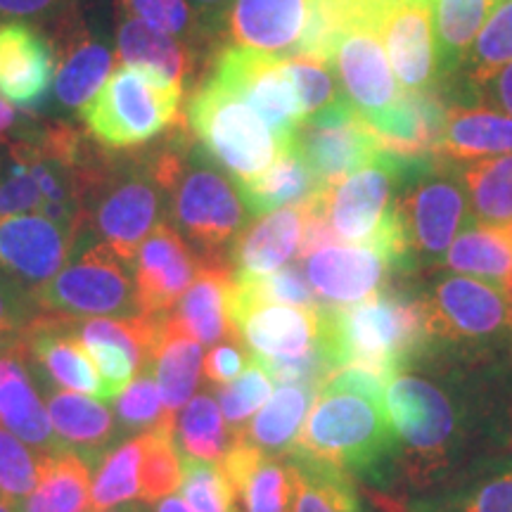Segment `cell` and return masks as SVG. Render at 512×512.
Wrapping results in <instances>:
<instances>
[{
  "label": "cell",
  "mask_w": 512,
  "mask_h": 512,
  "mask_svg": "<svg viewBox=\"0 0 512 512\" xmlns=\"http://www.w3.org/2000/svg\"><path fill=\"white\" fill-rule=\"evenodd\" d=\"M384 403L396 437V479L382 496L394 501L512 448V366L501 356H434L389 382Z\"/></svg>",
  "instance_id": "obj_1"
},
{
  "label": "cell",
  "mask_w": 512,
  "mask_h": 512,
  "mask_svg": "<svg viewBox=\"0 0 512 512\" xmlns=\"http://www.w3.org/2000/svg\"><path fill=\"white\" fill-rule=\"evenodd\" d=\"M290 451L347 472L356 482L373 486L375 494H392L396 437L384 403V382L361 368L330 375L318 387Z\"/></svg>",
  "instance_id": "obj_2"
},
{
  "label": "cell",
  "mask_w": 512,
  "mask_h": 512,
  "mask_svg": "<svg viewBox=\"0 0 512 512\" xmlns=\"http://www.w3.org/2000/svg\"><path fill=\"white\" fill-rule=\"evenodd\" d=\"M316 342L332 373L361 368L389 384L434 354L420 294L384 287L351 306H320Z\"/></svg>",
  "instance_id": "obj_3"
},
{
  "label": "cell",
  "mask_w": 512,
  "mask_h": 512,
  "mask_svg": "<svg viewBox=\"0 0 512 512\" xmlns=\"http://www.w3.org/2000/svg\"><path fill=\"white\" fill-rule=\"evenodd\" d=\"M176 157L178 147H169L124 164L93 166L81 197L79 230L105 242L133 266L147 235L166 221Z\"/></svg>",
  "instance_id": "obj_4"
},
{
  "label": "cell",
  "mask_w": 512,
  "mask_h": 512,
  "mask_svg": "<svg viewBox=\"0 0 512 512\" xmlns=\"http://www.w3.org/2000/svg\"><path fill=\"white\" fill-rule=\"evenodd\" d=\"M245 221L247 209L235 183L204 159L200 147H181L169 181L166 223L181 235L200 266H228Z\"/></svg>",
  "instance_id": "obj_5"
},
{
  "label": "cell",
  "mask_w": 512,
  "mask_h": 512,
  "mask_svg": "<svg viewBox=\"0 0 512 512\" xmlns=\"http://www.w3.org/2000/svg\"><path fill=\"white\" fill-rule=\"evenodd\" d=\"M434 342V356L477 358L501 356L512 344V302L501 287L472 275H444L420 294Z\"/></svg>",
  "instance_id": "obj_6"
},
{
  "label": "cell",
  "mask_w": 512,
  "mask_h": 512,
  "mask_svg": "<svg viewBox=\"0 0 512 512\" xmlns=\"http://www.w3.org/2000/svg\"><path fill=\"white\" fill-rule=\"evenodd\" d=\"M34 297L38 309L67 318L143 316L133 266L86 230L76 233L62 271L36 290Z\"/></svg>",
  "instance_id": "obj_7"
},
{
  "label": "cell",
  "mask_w": 512,
  "mask_h": 512,
  "mask_svg": "<svg viewBox=\"0 0 512 512\" xmlns=\"http://www.w3.org/2000/svg\"><path fill=\"white\" fill-rule=\"evenodd\" d=\"M181 98V88L121 64L79 114L102 147L131 150L152 143L176 124Z\"/></svg>",
  "instance_id": "obj_8"
},
{
  "label": "cell",
  "mask_w": 512,
  "mask_h": 512,
  "mask_svg": "<svg viewBox=\"0 0 512 512\" xmlns=\"http://www.w3.org/2000/svg\"><path fill=\"white\" fill-rule=\"evenodd\" d=\"M188 121L207 157L233 178L261 174L283 150L264 119L216 79L192 95Z\"/></svg>",
  "instance_id": "obj_9"
},
{
  "label": "cell",
  "mask_w": 512,
  "mask_h": 512,
  "mask_svg": "<svg viewBox=\"0 0 512 512\" xmlns=\"http://www.w3.org/2000/svg\"><path fill=\"white\" fill-rule=\"evenodd\" d=\"M380 5L382 0H358L354 12L339 29L330 55V67H335L344 95L370 126L401 98L377 27Z\"/></svg>",
  "instance_id": "obj_10"
},
{
  "label": "cell",
  "mask_w": 512,
  "mask_h": 512,
  "mask_svg": "<svg viewBox=\"0 0 512 512\" xmlns=\"http://www.w3.org/2000/svg\"><path fill=\"white\" fill-rule=\"evenodd\" d=\"M401 188L399 214L413 266L441 264L453 240L475 223L463 183L430 162L403 178Z\"/></svg>",
  "instance_id": "obj_11"
},
{
  "label": "cell",
  "mask_w": 512,
  "mask_h": 512,
  "mask_svg": "<svg viewBox=\"0 0 512 512\" xmlns=\"http://www.w3.org/2000/svg\"><path fill=\"white\" fill-rule=\"evenodd\" d=\"M287 145L311 171L318 190H335L351 174L382 157L375 131L349 98L306 117Z\"/></svg>",
  "instance_id": "obj_12"
},
{
  "label": "cell",
  "mask_w": 512,
  "mask_h": 512,
  "mask_svg": "<svg viewBox=\"0 0 512 512\" xmlns=\"http://www.w3.org/2000/svg\"><path fill=\"white\" fill-rule=\"evenodd\" d=\"M211 79L252 107L283 147L304 121L302 100L283 57L228 46L216 60Z\"/></svg>",
  "instance_id": "obj_13"
},
{
  "label": "cell",
  "mask_w": 512,
  "mask_h": 512,
  "mask_svg": "<svg viewBox=\"0 0 512 512\" xmlns=\"http://www.w3.org/2000/svg\"><path fill=\"white\" fill-rule=\"evenodd\" d=\"M377 27L394 76L406 93L434 91L441 62L430 0H382Z\"/></svg>",
  "instance_id": "obj_14"
},
{
  "label": "cell",
  "mask_w": 512,
  "mask_h": 512,
  "mask_svg": "<svg viewBox=\"0 0 512 512\" xmlns=\"http://www.w3.org/2000/svg\"><path fill=\"white\" fill-rule=\"evenodd\" d=\"M382 512H512V448L465 467L425 494L394 498L370 494Z\"/></svg>",
  "instance_id": "obj_15"
},
{
  "label": "cell",
  "mask_w": 512,
  "mask_h": 512,
  "mask_svg": "<svg viewBox=\"0 0 512 512\" xmlns=\"http://www.w3.org/2000/svg\"><path fill=\"white\" fill-rule=\"evenodd\" d=\"M76 233L43 214L0 219V273L29 292L41 290L67 264Z\"/></svg>",
  "instance_id": "obj_16"
},
{
  "label": "cell",
  "mask_w": 512,
  "mask_h": 512,
  "mask_svg": "<svg viewBox=\"0 0 512 512\" xmlns=\"http://www.w3.org/2000/svg\"><path fill=\"white\" fill-rule=\"evenodd\" d=\"M27 342H0V425L41 453L67 451L53 430L46 399L36 389L31 375Z\"/></svg>",
  "instance_id": "obj_17"
},
{
  "label": "cell",
  "mask_w": 512,
  "mask_h": 512,
  "mask_svg": "<svg viewBox=\"0 0 512 512\" xmlns=\"http://www.w3.org/2000/svg\"><path fill=\"white\" fill-rule=\"evenodd\" d=\"M200 261L181 235L162 221L147 235L133 261V280L143 316H166L192 285Z\"/></svg>",
  "instance_id": "obj_18"
},
{
  "label": "cell",
  "mask_w": 512,
  "mask_h": 512,
  "mask_svg": "<svg viewBox=\"0 0 512 512\" xmlns=\"http://www.w3.org/2000/svg\"><path fill=\"white\" fill-rule=\"evenodd\" d=\"M309 285L323 306H351L387 287L392 266L368 245H332L302 259Z\"/></svg>",
  "instance_id": "obj_19"
},
{
  "label": "cell",
  "mask_w": 512,
  "mask_h": 512,
  "mask_svg": "<svg viewBox=\"0 0 512 512\" xmlns=\"http://www.w3.org/2000/svg\"><path fill=\"white\" fill-rule=\"evenodd\" d=\"M57 50L24 22H0V98L36 110L53 93Z\"/></svg>",
  "instance_id": "obj_20"
},
{
  "label": "cell",
  "mask_w": 512,
  "mask_h": 512,
  "mask_svg": "<svg viewBox=\"0 0 512 512\" xmlns=\"http://www.w3.org/2000/svg\"><path fill=\"white\" fill-rule=\"evenodd\" d=\"M313 0H233L226 12L233 46L283 57L297 55Z\"/></svg>",
  "instance_id": "obj_21"
},
{
  "label": "cell",
  "mask_w": 512,
  "mask_h": 512,
  "mask_svg": "<svg viewBox=\"0 0 512 512\" xmlns=\"http://www.w3.org/2000/svg\"><path fill=\"white\" fill-rule=\"evenodd\" d=\"M446 114L444 102L434 91L403 93L392 110L370 128L380 140L382 155L401 162H430L444 138Z\"/></svg>",
  "instance_id": "obj_22"
},
{
  "label": "cell",
  "mask_w": 512,
  "mask_h": 512,
  "mask_svg": "<svg viewBox=\"0 0 512 512\" xmlns=\"http://www.w3.org/2000/svg\"><path fill=\"white\" fill-rule=\"evenodd\" d=\"M320 309V306H318ZM318 309H299L285 304H256L230 309L233 328L259 358L299 356L316 344Z\"/></svg>",
  "instance_id": "obj_23"
},
{
  "label": "cell",
  "mask_w": 512,
  "mask_h": 512,
  "mask_svg": "<svg viewBox=\"0 0 512 512\" xmlns=\"http://www.w3.org/2000/svg\"><path fill=\"white\" fill-rule=\"evenodd\" d=\"M219 465L233 484L242 512L292 510L294 477L285 456H268L247 441L235 439Z\"/></svg>",
  "instance_id": "obj_24"
},
{
  "label": "cell",
  "mask_w": 512,
  "mask_h": 512,
  "mask_svg": "<svg viewBox=\"0 0 512 512\" xmlns=\"http://www.w3.org/2000/svg\"><path fill=\"white\" fill-rule=\"evenodd\" d=\"M46 408L64 448L86 460L91 470L119 439L117 418L110 403L46 384Z\"/></svg>",
  "instance_id": "obj_25"
},
{
  "label": "cell",
  "mask_w": 512,
  "mask_h": 512,
  "mask_svg": "<svg viewBox=\"0 0 512 512\" xmlns=\"http://www.w3.org/2000/svg\"><path fill=\"white\" fill-rule=\"evenodd\" d=\"M29 356L60 389L95 396L102 401V380L83 342L67 328L62 316H38L24 337Z\"/></svg>",
  "instance_id": "obj_26"
},
{
  "label": "cell",
  "mask_w": 512,
  "mask_h": 512,
  "mask_svg": "<svg viewBox=\"0 0 512 512\" xmlns=\"http://www.w3.org/2000/svg\"><path fill=\"white\" fill-rule=\"evenodd\" d=\"M57 50L55 100L62 110H79L100 91L112 74L114 50L102 36L83 24H72Z\"/></svg>",
  "instance_id": "obj_27"
},
{
  "label": "cell",
  "mask_w": 512,
  "mask_h": 512,
  "mask_svg": "<svg viewBox=\"0 0 512 512\" xmlns=\"http://www.w3.org/2000/svg\"><path fill=\"white\" fill-rule=\"evenodd\" d=\"M202 344L178 323L174 313L157 318V342L150 373L155 377L164 408L176 415L192 399L202 373Z\"/></svg>",
  "instance_id": "obj_28"
},
{
  "label": "cell",
  "mask_w": 512,
  "mask_h": 512,
  "mask_svg": "<svg viewBox=\"0 0 512 512\" xmlns=\"http://www.w3.org/2000/svg\"><path fill=\"white\" fill-rule=\"evenodd\" d=\"M302 233V204L259 216V221L242 230L240 238L235 240L233 252H230V261L238 268L235 273L264 275L290 264L294 256L299 254Z\"/></svg>",
  "instance_id": "obj_29"
},
{
  "label": "cell",
  "mask_w": 512,
  "mask_h": 512,
  "mask_svg": "<svg viewBox=\"0 0 512 512\" xmlns=\"http://www.w3.org/2000/svg\"><path fill=\"white\" fill-rule=\"evenodd\" d=\"M230 287L233 278L228 266H200L192 285L171 313L200 344L238 337L230 320Z\"/></svg>",
  "instance_id": "obj_30"
},
{
  "label": "cell",
  "mask_w": 512,
  "mask_h": 512,
  "mask_svg": "<svg viewBox=\"0 0 512 512\" xmlns=\"http://www.w3.org/2000/svg\"><path fill=\"white\" fill-rule=\"evenodd\" d=\"M117 53L124 67L138 69L183 91L190 57L176 36L152 27L143 19L124 15L117 31Z\"/></svg>",
  "instance_id": "obj_31"
},
{
  "label": "cell",
  "mask_w": 512,
  "mask_h": 512,
  "mask_svg": "<svg viewBox=\"0 0 512 512\" xmlns=\"http://www.w3.org/2000/svg\"><path fill=\"white\" fill-rule=\"evenodd\" d=\"M285 460L294 477L290 512H373L347 472L297 451L285 453Z\"/></svg>",
  "instance_id": "obj_32"
},
{
  "label": "cell",
  "mask_w": 512,
  "mask_h": 512,
  "mask_svg": "<svg viewBox=\"0 0 512 512\" xmlns=\"http://www.w3.org/2000/svg\"><path fill=\"white\" fill-rule=\"evenodd\" d=\"M512 152V117L491 107H453L446 114L437 157L451 162L498 157Z\"/></svg>",
  "instance_id": "obj_33"
},
{
  "label": "cell",
  "mask_w": 512,
  "mask_h": 512,
  "mask_svg": "<svg viewBox=\"0 0 512 512\" xmlns=\"http://www.w3.org/2000/svg\"><path fill=\"white\" fill-rule=\"evenodd\" d=\"M233 183L247 214L252 216H266L278 209L297 207L309 200L313 192H318L311 171L306 169V164L290 145H285L275 162L261 174L235 178Z\"/></svg>",
  "instance_id": "obj_34"
},
{
  "label": "cell",
  "mask_w": 512,
  "mask_h": 512,
  "mask_svg": "<svg viewBox=\"0 0 512 512\" xmlns=\"http://www.w3.org/2000/svg\"><path fill=\"white\" fill-rule=\"evenodd\" d=\"M316 392L309 384H280L266 406L235 432V439L247 441L268 456H285L302 432Z\"/></svg>",
  "instance_id": "obj_35"
},
{
  "label": "cell",
  "mask_w": 512,
  "mask_h": 512,
  "mask_svg": "<svg viewBox=\"0 0 512 512\" xmlns=\"http://www.w3.org/2000/svg\"><path fill=\"white\" fill-rule=\"evenodd\" d=\"M19 512H93L91 467L74 451L46 453L41 479Z\"/></svg>",
  "instance_id": "obj_36"
},
{
  "label": "cell",
  "mask_w": 512,
  "mask_h": 512,
  "mask_svg": "<svg viewBox=\"0 0 512 512\" xmlns=\"http://www.w3.org/2000/svg\"><path fill=\"white\" fill-rule=\"evenodd\" d=\"M441 74L456 72L470 57L472 43L498 0H430Z\"/></svg>",
  "instance_id": "obj_37"
},
{
  "label": "cell",
  "mask_w": 512,
  "mask_h": 512,
  "mask_svg": "<svg viewBox=\"0 0 512 512\" xmlns=\"http://www.w3.org/2000/svg\"><path fill=\"white\" fill-rule=\"evenodd\" d=\"M460 183L479 223L512 221V152L484 157L460 171Z\"/></svg>",
  "instance_id": "obj_38"
},
{
  "label": "cell",
  "mask_w": 512,
  "mask_h": 512,
  "mask_svg": "<svg viewBox=\"0 0 512 512\" xmlns=\"http://www.w3.org/2000/svg\"><path fill=\"white\" fill-rule=\"evenodd\" d=\"M143 456L138 472V498L143 503H157L181 489L183 460L176 444V418H166L157 427L140 434Z\"/></svg>",
  "instance_id": "obj_39"
},
{
  "label": "cell",
  "mask_w": 512,
  "mask_h": 512,
  "mask_svg": "<svg viewBox=\"0 0 512 512\" xmlns=\"http://www.w3.org/2000/svg\"><path fill=\"white\" fill-rule=\"evenodd\" d=\"M235 441L219 408V401L209 394H197L176 413V444L181 456L219 463Z\"/></svg>",
  "instance_id": "obj_40"
},
{
  "label": "cell",
  "mask_w": 512,
  "mask_h": 512,
  "mask_svg": "<svg viewBox=\"0 0 512 512\" xmlns=\"http://www.w3.org/2000/svg\"><path fill=\"white\" fill-rule=\"evenodd\" d=\"M256 304H285L299 309L323 306L299 266H283L264 275L235 273L230 287V309Z\"/></svg>",
  "instance_id": "obj_41"
},
{
  "label": "cell",
  "mask_w": 512,
  "mask_h": 512,
  "mask_svg": "<svg viewBox=\"0 0 512 512\" xmlns=\"http://www.w3.org/2000/svg\"><path fill=\"white\" fill-rule=\"evenodd\" d=\"M143 456V439H126L124 444L105 453V458L95 465L91 484L93 512L114 508L138 498V472Z\"/></svg>",
  "instance_id": "obj_42"
},
{
  "label": "cell",
  "mask_w": 512,
  "mask_h": 512,
  "mask_svg": "<svg viewBox=\"0 0 512 512\" xmlns=\"http://www.w3.org/2000/svg\"><path fill=\"white\" fill-rule=\"evenodd\" d=\"M467 60L475 86L496 79L505 64L512 62V0H498Z\"/></svg>",
  "instance_id": "obj_43"
},
{
  "label": "cell",
  "mask_w": 512,
  "mask_h": 512,
  "mask_svg": "<svg viewBox=\"0 0 512 512\" xmlns=\"http://www.w3.org/2000/svg\"><path fill=\"white\" fill-rule=\"evenodd\" d=\"M183 501L195 512H242L233 484L223 475L219 463L181 456Z\"/></svg>",
  "instance_id": "obj_44"
},
{
  "label": "cell",
  "mask_w": 512,
  "mask_h": 512,
  "mask_svg": "<svg viewBox=\"0 0 512 512\" xmlns=\"http://www.w3.org/2000/svg\"><path fill=\"white\" fill-rule=\"evenodd\" d=\"M114 418H117L119 437H128V434H145L152 427L166 418H176L164 408L162 396H159V387L152 377L150 370H140L133 377V382L121 392L112 403Z\"/></svg>",
  "instance_id": "obj_45"
},
{
  "label": "cell",
  "mask_w": 512,
  "mask_h": 512,
  "mask_svg": "<svg viewBox=\"0 0 512 512\" xmlns=\"http://www.w3.org/2000/svg\"><path fill=\"white\" fill-rule=\"evenodd\" d=\"M273 396V380L264 368L259 366V361H254L249 354V366L240 377H235L233 382L219 384V392H216V401L223 413V420L228 422L233 434L242 430L249 420L254 418V413H259L266 406V401Z\"/></svg>",
  "instance_id": "obj_46"
},
{
  "label": "cell",
  "mask_w": 512,
  "mask_h": 512,
  "mask_svg": "<svg viewBox=\"0 0 512 512\" xmlns=\"http://www.w3.org/2000/svg\"><path fill=\"white\" fill-rule=\"evenodd\" d=\"M46 453L36 451L0 425V494L22 505L41 479Z\"/></svg>",
  "instance_id": "obj_47"
},
{
  "label": "cell",
  "mask_w": 512,
  "mask_h": 512,
  "mask_svg": "<svg viewBox=\"0 0 512 512\" xmlns=\"http://www.w3.org/2000/svg\"><path fill=\"white\" fill-rule=\"evenodd\" d=\"M43 207V195L31 176L27 159L15 145L8 157L0 159V219L19 214H36Z\"/></svg>",
  "instance_id": "obj_48"
},
{
  "label": "cell",
  "mask_w": 512,
  "mask_h": 512,
  "mask_svg": "<svg viewBox=\"0 0 512 512\" xmlns=\"http://www.w3.org/2000/svg\"><path fill=\"white\" fill-rule=\"evenodd\" d=\"M287 72H290L299 100H302L304 119L347 98V95H342V88L337 86L328 62L309 60V57H290Z\"/></svg>",
  "instance_id": "obj_49"
},
{
  "label": "cell",
  "mask_w": 512,
  "mask_h": 512,
  "mask_svg": "<svg viewBox=\"0 0 512 512\" xmlns=\"http://www.w3.org/2000/svg\"><path fill=\"white\" fill-rule=\"evenodd\" d=\"M126 17H138L152 27L176 36L178 41L195 38L197 19L185 0H121Z\"/></svg>",
  "instance_id": "obj_50"
},
{
  "label": "cell",
  "mask_w": 512,
  "mask_h": 512,
  "mask_svg": "<svg viewBox=\"0 0 512 512\" xmlns=\"http://www.w3.org/2000/svg\"><path fill=\"white\" fill-rule=\"evenodd\" d=\"M38 311L41 309H38L34 292L0 273V342L27 337L31 325L41 316Z\"/></svg>",
  "instance_id": "obj_51"
},
{
  "label": "cell",
  "mask_w": 512,
  "mask_h": 512,
  "mask_svg": "<svg viewBox=\"0 0 512 512\" xmlns=\"http://www.w3.org/2000/svg\"><path fill=\"white\" fill-rule=\"evenodd\" d=\"M247 366L249 354L245 351V344H219L204 358L202 370L211 384H228L245 373Z\"/></svg>",
  "instance_id": "obj_52"
},
{
  "label": "cell",
  "mask_w": 512,
  "mask_h": 512,
  "mask_svg": "<svg viewBox=\"0 0 512 512\" xmlns=\"http://www.w3.org/2000/svg\"><path fill=\"white\" fill-rule=\"evenodd\" d=\"M74 0H0V19L3 22H29V19H48L60 15Z\"/></svg>",
  "instance_id": "obj_53"
},
{
  "label": "cell",
  "mask_w": 512,
  "mask_h": 512,
  "mask_svg": "<svg viewBox=\"0 0 512 512\" xmlns=\"http://www.w3.org/2000/svg\"><path fill=\"white\" fill-rule=\"evenodd\" d=\"M233 0H188V5L204 24H219Z\"/></svg>",
  "instance_id": "obj_54"
},
{
  "label": "cell",
  "mask_w": 512,
  "mask_h": 512,
  "mask_svg": "<svg viewBox=\"0 0 512 512\" xmlns=\"http://www.w3.org/2000/svg\"><path fill=\"white\" fill-rule=\"evenodd\" d=\"M498 102L505 112L512 117V62L505 64V67L496 76V88H494Z\"/></svg>",
  "instance_id": "obj_55"
},
{
  "label": "cell",
  "mask_w": 512,
  "mask_h": 512,
  "mask_svg": "<svg viewBox=\"0 0 512 512\" xmlns=\"http://www.w3.org/2000/svg\"><path fill=\"white\" fill-rule=\"evenodd\" d=\"M19 124V114L8 100L0 98V136L10 133Z\"/></svg>",
  "instance_id": "obj_56"
},
{
  "label": "cell",
  "mask_w": 512,
  "mask_h": 512,
  "mask_svg": "<svg viewBox=\"0 0 512 512\" xmlns=\"http://www.w3.org/2000/svg\"><path fill=\"white\" fill-rule=\"evenodd\" d=\"M155 512H195V510H192L190 505L183 501V498L166 496V498H162V501H157Z\"/></svg>",
  "instance_id": "obj_57"
},
{
  "label": "cell",
  "mask_w": 512,
  "mask_h": 512,
  "mask_svg": "<svg viewBox=\"0 0 512 512\" xmlns=\"http://www.w3.org/2000/svg\"><path fill=\"white\" fill-rule=\"evenodd\" d=\"M98 512H145L140 505H131V503H121V505H114V508H107V510H98Z\"/></svg>",
  "instance_id": "obj_58"
},
{
  "label": "cell",
  "mask_w": 512,
  "mask_h": 512,
  "mask_svg": "<svg viewBox=\"0 0 512 512\" xmlns=\"http://www.w3.org/2000/svg\"><path fill=\"white\" fill-rule=\"evenodd\" d=\"M0 512H19V505L8 501V498L0 494Z\"/></svg>",
  "instance_id": "obj_59"
}]
</instances>
